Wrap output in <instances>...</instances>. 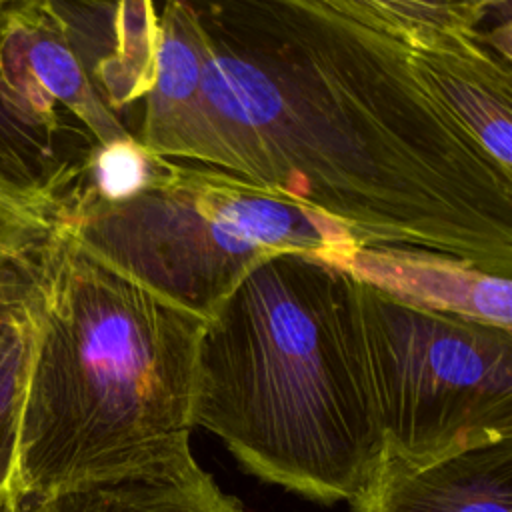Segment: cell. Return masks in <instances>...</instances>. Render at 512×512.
Wrapping results in <instances>:
<instances>
[{"mask_svg": "<svg viewBox=\"0 0 512 512\" xmlns=\"http://www.w3.org/2000/svg\"><path fill=\"white\" fill-rule=\"evenodd\" d=\"M200 76L162 72L138 134L346 228L510 278L512 172L464 128L374 0L190 2Z\"/></svg>", "mask_w": 512, "mask_h": 512, "instance_id": "1", "label": "cell"}, {"mask_svg": "<svg viewBox=\"0 0 512 512\" xmlns=\"http://www.w3.org/2000/svg\"><path fill=\"white\" fill-rule=\"evenodd\" d=\"M32 352L16 492H56L186 454L204 318L92 252L70 216L28 264Z\"/></svg>", "mask_w": 512, "mask_h": 512, "instance_id": "2", "label": "cell"}, {"mask_svg": "<svg viewBox=\"0 0 512 512\" xmlns=\"http://www.w3.org/2000/svg\"><path fill=\"white\" fill-rule=\"evenodd\" d=\"M194 426L266 482L350 500L384 458L358 278L306 252L256 264L204 322Z\"/></svg>", "mask_w": 512, "mask_h": 512, "instance_id": "3", "label": "cell"}, {"mask_svg": "<svg viewBox=\"0 0 512 512\" xmlns=\"http://www.w3.org/2000/svg\"><path fill=\"white\" fill-rule=\"evenodd\" d=\"M70 222L102 260L204 320L262 260L306 252L348 268L360 248L340 224L214 166L162 160L134 196L76 192Z\"/></svg>", "mask_w": 512, "mask_h": 512, "instance_id": "4", "label": "cell"}, {"mask_svg": "<svg viewBox=\"0 0 512 512\" xmlns=\"http://www.w3.org/2000/svg\"><path fill=\"white\" fill-rule=\"evenodd\" d=\"M384 456L428 464L512 438V328L428 310L358 280Z\"/></svg>", "mask_w": 512, "mask_h": 512, "instance_id": "5", "label": "cell"}, {"mask_svg": "<svg viewBox=\"0 0 512 512\" xmlns=\"http://www.w3.org/2000/svg\"><path fill=\"white\" fill-rule=\"evenodd\" d=\"M0 96L32 124L60 134L72 116L94 146L132 132L96 92L72 38V26L52 2L8 0L0 12Z\"/></svg>", "mask_w": 512, "mask_h": 512, "instance_id": "6", "label": "cell"}, {"mask_svg": "<svg viewBox=\"0 0 512 512\" xmlns=\"http://www.w3.org/2000/svg\"><path fill=\"white\" fill-rule=\"evenodd\" d=\"M350 512H512V438L406 464L384 456Z\"/></svg>", "mask_w": 512, "mask_h": 512, "instance_id": "7", "label": "cell"}, {"mask_svg": "<svg viewBox=\"0 0 512 512\" xmlns=\"http://www.w3.org/2000/svg\"><path fill=\"white\" fill-rule=\"evenodd\" d=\"M348 270L404 302L512 328L510 278L434 254L372 248H358Z\"/></svg>", "mask_w": 512, "mask_h": 512, "instance_id": "8", "label": "cell"}, {"mask_svg": "<svg viewBox=\"0 0 512 512\" xmlns=\"http://www.w3.org/2000/svg\"><path fill=\"white\" fill-rule=\"evenodd\" d=\"M26 512H244L192 454L80 484L42 498Z\"/></svg>", "mask_w": 512, "mask_h": 512, "instance_id": "9", "label": "cell"}, {"mask_svg": "<svg viewBox=\"0 0 512 512\" xmlns=\"http://www.w3.org/2000/svg\"><path fill=\"white\" fill-rule=\"evenodd\" d=\"M30 352L32 314L24 264L0 274V506L18 498V430Z\"/></svg>", "mask_w": 512, "mask_h": 512, "instance_id": "10", "label": "cell"}, {"mask_svg": "<svg viewBox=\"0 0 512 512\" xmlns=\"http://www.w3.org/2000/svg\"><path fill=\"white\" fill-rule=\"evenodd\" d=\"M112 46L98 58L90 80L116 114L134 100H142L154 82L158 14L152 2L110 4Z\"/></svg>", "mask_w": 512, "mask_h": 512, "instance_id": "11", "label": "cell"}, {"mask_svg": "<svg viewBox=\"0 0 512 512\" xmlns=\"http://www.w3.org/2000/svg\"><path fill=\"white\" fill-rule=\"evenodd\" d=\"M78 188L36 186L0 174V274L24 266L48 244L70 216Z\"/></svg>", "mask_w": 512, "mask_h": 512, "instance_id": "12", "label": "cell"}, {"mask_svg": "<svg viewBox=\"0 0 512 512\" xmlns=\"http://www.w3.org/2000/svg\"><path fill=\"white\" fill-rule=\"evenodd\" d=\"M56 136L20 116L0 96V174L36 186L76 188L86 162L60 160Z\"/></svg>", "mask_w": 512, "mask_h": 512, "instance_id": "13", "label": "cell"}, {"mask_svg": "<svg viewBox=\"0 0 512 512\" xmlns=\"http://www.w3.org/2000/svg\"><path fill=\"white\" fill-rule=\"evenodd\" d=\"M162 160L134 136L106 146H92L84 166L82 190L104 202L130 198L154 178Z\"/></svg>", "mask_w": 512, "mask_h": 512, "instance_id": "14", "label": "cell"}, {"mask_svg": "<svg viewBox=\"0 0 512 512\" xmlns=\"http://www.w3.org/2000/svg\"><path fill=\"white\" fill-rule=\"evenodd\" d=\"M0 512H26V508L22 506V502L18 498H12L0 506Z\"/></svg>", "mask_w": 512, "mask_h": 512, "instance_id": "15", "label": "cell"}, {"mask_svg": "<svg viewBox=\"0 0 512 512\" xmlns=\"http://www.w3.org/2000/svg\"><path fill=\"white\" fill-rule=\"evenodd\" d=\"M4 4H6V2H4V0H0V12H2V8H4Z\"/></svg>", "mask_w": 512, "mask_h": 512, "instance_id": "16", "label": "cell"}]
</instances>
